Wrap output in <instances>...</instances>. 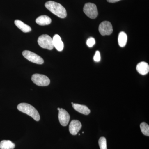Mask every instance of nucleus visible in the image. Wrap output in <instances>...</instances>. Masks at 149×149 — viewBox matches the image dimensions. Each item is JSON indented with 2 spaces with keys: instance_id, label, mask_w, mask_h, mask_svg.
<instances>
[{
  "instance_id": "nucleus-4",
  "label": "nucleus",
  "mask_w": 149,
  "mask_h": 149,
  "mask_svg": "<svg viewBox=\"0 0 149 149\" xmlns=\"http://www.w3.org/2000/svg\"><path fill=\"white\" fill-rule=\"evenodd\" d=\"M83 11L86 15L90 18H96L98 15L97 6L93 3H86L83 8Z\"/></svg>"
},
{
  "instance_id": "nucleus-10",
  "label": "nucleus",
  "mask_w": 149,
  "mask_h": 149,
  "mask_svg": "<svg viewBox=\"0 0 149 149\" xmlns=\"http://www.w3.org/2000/svg\"><path fill=\"white\" fill-rule=\"evenodd\" d=\"M136 70L142 75L148 74L149 72V64L145 62L139 63L136 66Z\"/></svg>"
},
{
  "instance_id": "nucleus-19",
  "label": "nucleus",
  "mask_w": 149,
  "mask_h": 149,
  "mask_svg": "<svg viewBox=\"0 0 149 149\" xmlns=\"http://www.w3.org/2000/svg\"><path fill=\"white\" fill-rule=\"evenodd\" d=\"M95 44V40L93 37H90L87 41V45L90 47H92Z\"/></svg>"
},
{
  "instance_id": "nucleus-8",
  "label": "nucleus",
  "mask_w": 149,
  "mask_h": 149,
  "mask_svg": "<svg viewBox=\"0 0 149 149\" xmlns=\"http://www.w3.org/2000/svg\"><path fill=\"white\" fill-rule=\"evenodd\" d=\"M58 111V119L60 123L62 126H67L69 122L70 116L68 113L63 109H60Z\"/></svg>"
},
{
  "instance_id": "nucleus-16",
  "label": "nucleus",
  "mask_w": 149,
  "mask_h": 149,
  "mask_svg": "<svg viewBox=\"0 0 149 149\" xmlns=\"http://www.w3.org/2000/svg\"><path fill=\"white\" fill-rule=\"evenodd\" d=\"M127 42V35L123 32H120L118 35V43L120 47H125Z\"/></svg>"
},
{
  "instance_id": "nucleus-2",
  "label": "nucleus",
  "mask_w": 149,
  "mask_h": 149,
  "mask_svg": "<svg viewBox=\"0 0 149 149\" xmlns=\"http://www.w3.org/2000/svg\"><path fill=\"white\" fill-rule=\"evenodd\" d=\"M17 108L19 111L31 116L36 121H38L40 120V115L39 112L34 107L29 104L25 103L19 104Z\"/></svg>"
},
{
  "instance_id": "nucleus-9",
  "label": "nucleus",
  "mask_w": 149,
  "mask_h": 149,
  "mask_svg": "<svg viewBox=\"0 0 149 149\" xmlns=\"http://www.w3.org/2000/svg\"><path fill=\"white\" fill-rule=\"evenodd\" d=\"M82 128V124L80 121L73 120L70 124L69 129L70 133L73 136L77 135Z\"/></svg>"
},
{
  "instance_id": "nucleus-6",
  "label": "nucleus",
  "mask_w": 149,
  "mask_h": 149,
  "mask_svg": "<svg viewBox=\"0 0 149 149\" xmlns=\"http://www.w3.org/2000/svg\"><path fill=\"white\" fill-rule=\"evenodd\" d=\"M22 55L25 58L34 63L38 64H42L44 60L41 56L31 51L25 50L22 52Z\"/></svg>"
},
{
  "instance_id": "nucleus-21",
  "label": "nucleus",
  "mask_w": 149,
  "mask_h": 149,
  "mask_svg": "<svg viewBox=\"0 0 149 149\" xmlns=\"http://www.w3.org/2000/svg\"><path fill=\"white\" fill-rule=\"evenodd\" d=\"M120 1V0H107V1L108 2L111 3L117 2L119 1Z\"/></svg>"
},
{
  "instance_id": "nucleus-18",
  "label": "nucleus",
  "mask_w": 149,
  "mask_h": 149,
  "mask_svg": "<svg viewBox=\"0 0 149 149\" xmlns=\"http://www.w3.org/2000/svg\"><path fill=\"white\" fill-rule=\"evenodd\" d=\"M99 145L100 149H107V140L104 137H102L100 138L99 140Z\"/></svg>"
},
{
  "instance_id": "nucleus-3",
  "label": "nucleus",
  "mask_w": 149,
  "mask_h": 149,
  "mask_svg": "<svg viewBox=\"0 0 149 149\" xmlns=\"http://www.w3.org/2000/svg\"><path fill=\"white\" fill-rule=\"evenodd\" d=\"M38 43L41 47L47 49H53L54 44L53 39L47 35H43L39 37L38 39Z\"/></svg>"
},
{
  "instance_id": "nucleus-11",
  "label": "nucleus",
  "mask_w": 149,
  "mask_h": 149,
  "mask_svg": "<svg viewBox=\"0 0 149 149\" xmlns=\"http://www.w3.org/2000/svg\"><path fill=\"white\" fill-rule=\"evenodd\" d=\"M54 46L59 52H61L64 48V44L62 41L60 36L58 35H55L53 38Z\"/></svg>"
},
{
  "instance_id": "nucleus-12",
  "label": "nucleus",
  "mask_w": 149,
  "mask_h": 149,
  "mask_svg": "<svg viewBox=\"0 0 149 149\" xmlns=\"http://www.w3.org/2000/svg\"><path fill=\"white\" fill-rule=\"evenodd\" d=\"M72 105L75 110L82 114L88 115L91 113V110L86 106L75 103H73Z\"/></svg>"
},
{
  "instance_id": "nucleus-17",
  "label": "nucleus",
  "mask_w": 149,
  "mask_h": 149,
  "mask_svg": "<svg viewBox=\"0 0 149 149\" xmlns=\"http://www.w3.org/2000/svg\"><path fill=\"white\" fill-rule=\"evenodd\" d=\"M142 133L146 136H149V126L146 122H142L140 125Z\"/></svg>"
},
{
  "instance_id": "nucleus-15",
  "label": "nucleus",
  "mask_w": 149,
  "mask_h": 149,
  "mask_svg": "<svg viewBox=\"0 0 149 149\" xmlns=\"http://www.w3.org/2000/svg\"><path fill=\"white\" fill-rule=\"evenodd\" d=\"M15 144L9 140H3L0 143L1 149H14Z\"/></svg>"
},
{
  "instance_id": "nucleus-5",
  "label": "nucleus",
  "mask_w": 149,
  "mask_h": 149,
  "mask_svg": "<svg viewBox=\"0 0 149 149\" xmlns=\"http://www.w3.org/2000/svg\"><path fill=\"white\" fill-rule=\"evenodd\" d=\"M32 80L33 83L39 86H48L50 83V80L47 76L37 73L32 75Z\"/></svg>"
},
{
  "instance_id": "nucleus-13",
  "label": "nucleus",
  "mask_w": 149,
  "mask_h": 149,
  "mask_svg": "<svg viewBox=\"0 0 149 149\" xmlns=\"http://www.w3.org/2000/svg\"><path fill=\"white\" fill-rule=\"evenodd\" d=\"M36 22L39 25L45 26L50 24L52 22V19L47 15H41L36 19Z\"/></svg>"
},
{
  "instance_id": "nucleus-7",
  "label": "nucleus",
  "mask_w": 149,
  "mask_h": 149,
  "mask_svg": "<svg viewBox=\"0 0 149 149\" xmlns=\"http://www.w3.org/2000/svg\"><path fill=\"white\" fill-rule=\"evenodd\" d=\"M99 31L102 36L110 35L113 31L111 23L107 21L103 22L99 25Z\"/></svg>"
},
{
  "instance_id": "nucleus-20",
  "label": "nucleus",
  "mask_w": 149,
  "mask_h": 149,
  "mask_svg": "<svg viewBox=\"0 0 149 149\" xmlns=\"http://www.w3.org/2000/svg\"><path fill=\"white\" fill-rule=\"evenodd\" d=\"M94 60L95 61L99 62L101 60L100 54L99 51H96L94 57Z\"/></svg>"
},
{
  "instance_id": "nucleus-1",
  "label": "nucleus",
  "mask_w": 149,
  "mask_h": 149,
  "mask_svg": "<svg viewBox=\"0 0 149 149\" xmlns=\"http://www.w3.org/2000/svg\"><path fill=\"white\" fill-rule=\"evenodd\" d=\"M46 8L52 13L61 18H64L67 16V12L64 7L61 4L53 1H49L45 4Z\"/></svg>"
},
{
  "instance_id": "nucleus-14",
  "label": "nucleus",
  "mask_w": 149,
  "mask_h": 149,
  "mask_svg": "<svg viewBox=\"0 0 149 149\" xmlns=\"http://www.w3.org/2000/svg\"><path fill=\"white\" fill-rule=\"evenodd\" d=\"M15 24L17 27L21 29L22 32H25V33L30 32L32 30V29L30 26L25 24L21 20H15Z\"/></svg>"
},
{
  "instance_id": "nucleus-22",
  "label": "nucleus",
  "mask_w": 149,
  "mask_h": 149,
  "mask_svg": "<svg viewBox=\"0 0 149 149\" xmlns=\"http://www.w3.org/2000/svg\"><path fill=\"white\" fill-rule=\"evenodd\" d=\"M60 109V108H58V110H59Z\"/></svg>"
}]
</instances>
